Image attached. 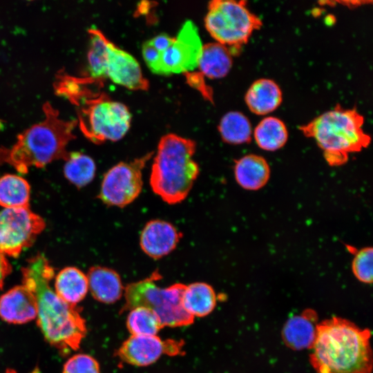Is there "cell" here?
Returning a JSON list of instances; mask_svg holds the SVG:
<instances>
[{
	"mask_svg": "<svg viewBox=\"0 0 373 373\" xmlns=\"http://www.w3.org/2000/svg\"><path fill=\"white\" fill-rule=\"evenodd\" d=\"M182 237V233L171 223L159 219L152 220L142 230L140 245L147 256L160 259L173 251Z\"/></svg>",
	"mask_w": 373,
	"mask_h": 373,
	"instance_id": "5bb4252c",
	"label": "cell"
},
{
	"mask_svg": "<svg viewBox=\"0 0 373 373\" xmlns=\"http://www.w3.org/2000/svg\"><path fill=\"white\" fill-rule=\"evenodd\" d=\"M363 124V116L356 109L337 105L299 129L316 142L330 166H339L347 162L350 153L359 152L370 144L371 137L364 131Z\"/></svg>",
	"mask_w": 373,
	"mask_h": 373,
	"instance_id": "5b68a950",
	"label": "cell"
},
{
	"mask_svg": "<svg viewBox=\"0 0 373 373\" xmlns=\"http://www.w3.org/2000/svg\"><path fill=\"white\" fill-rule=\"evenodd\" d=\"M202 46L197 26L192 21H186L171 44L159 52L153 73L169 75L193 71L198 68Z\"/></svg>",
	"mask_w": 373,
	"mask_h": 373,
	"instance_id": "7c38bea8",
	"label": "cell"
},
{
	"mask_svg": "<svg viewBox=\"0 0 373 373\" xmlns=\"http://www.w3.org/2000/svg\"><path fill=\"white\" fill-rule=\"evenodd\" d=\"M372 247H366L356 251L352 262V270L354 276L359 281L366 284L372 283Z\"/></svg>",
	"mask_w": 373,
	"mask_h": 373,
	"instance_id": "f1b7e54d",
	"label": "cell"
},
{
	"mask_svg": "<svg viewBox=\"0 0 373 373\" xmlns=\"http://www.w3.org/2000/svg\"><path fill=\"white\" fill-rule=\"evenodd\" d=\"M93 298L100 303L112 304L117 301L124 293V287L117 271L105 267L94 266L86 275Z\"/></svg>",
	"mask_w": 373,
	"mask_h": 373,
	"instance_id": "e0dca14e",
	"label": "cell"
},
{
	"mask_svg": "<svg viewBox=\"0 0 373 373\" xmlns=\"http://www.w3.org/2000/svg\"><path fill=\"white\" fill-rule=\"evenodd\" d=\"M153 153L131 162H121L112 166L104 175L98 198L108 206L125 207L140 194L142 171Z\"/></svg>",
	"mask_w": 373,
	"mask_h": 373,
	"instance_id": "30bf717a",
	"label": "cell"
},
{
	"mask_svg": "<svg viewBox=\"0 0 373 373\" xmlns=\"http://www.w3.org/2000/svg\"><path fill=\"white\" fill-rule=\"evenodd\" d=\"M218 131L222 140L231 144L249 143L253 134L250 121L238 111L226 113L220 119Z\"/></svg>",
	"mask_w": 373,
	"mask_h": 373,
	"instance_id": "cb8c5ba5",
	"label": "cell"
},
{
	"mask_svg": "<svg viewBox=\"0 0 373 373\" xmlns=\"http://www.w3.org/2000/svg\"><path fill=\"white\" fill-rule=\"evenodd\" d=\"M11 265L6 256L0 251V290L2 289L6 278L10 274Z\"/></svg>",
	"mask_w": 373,
	"mask_h": 373,
	"instance_id": "4dcf8cb0",
	"label": "cell"
},
{
	"mask_svg": "<svg viewBox=\"0 0 373 373\" xmlns=\"http://www.w3.org/2000/svg\"><path fill=\"white\" fill-rule=\"evenodd\" d=\"M30 191L28 182L19 175L0 178V205L4 208L29 207Z\"/></svg>",
	"mask_w": 373,
	"mask_h": 373,
	"instance_id": "d4e9b609",
	"label": "cell"
},
{
	"mask_svg": "<svg viewBox=\"0 0 373 373\" xmlns=\"http://www.w3.org/2000/svg\"><path fill=\"white\" fill-rule=\"evenodd\" d=\"M232 66L230 49L218 42L203 44L198 68L202 75L209 79L225 77Z\"/></svg>",
	"mask_w": 373,
	"mask_h": 373,
	"instance_id": "ffe728a7",
	"label": "cell"
},
{
	"mask_svg": "<svg viewBox=\"0 0 373 373\" xmlns=\"http://www.w3.org/2000/svg\"><path fill=\"white\" fill-rule=\"evenodd\" d=\"M368 329L332 317L317 324L310 362L316 373H371L372 352Z\"/></svg>",
	"mask_w": 373,
	"mask_h": 373,
	"instance_id": "7a4b0ae2",
	"label": "cell"
},
{
	"mask_svg": "<svg viewBox=\"0 0 373 373\" xmlns=\"http://www.w3.org/2000/svg\"><path fill=\"white\" fill-rule=\"evenodd\" d=\"M204 25L216 41L233 54L261 28L262 21L249 10L245 1L213 0L209 3Z\"/></svg>",
	"mask_w": 373,
	"mask_h": 373,
	"instance_id": "ba28073f",
	"label": "cell"
},
{
	"mask_svg": "<svg viewBox=\"0 0 373 373\" xmlns=\"http://www.w3.org/2000/svg\"><path fill=\"white\" fill-rule=\"evenodd\" d=\"M216 295L213 288L203 282L186 285L182 296L184 309L193 318L209 315L216 305Z\"/></svg>",
	"mask_w": 373,
	"mask_h": 373,
	"instance_id": "7402d4cb",
	"label": "cell"
},
{
	"mask_svg": "<svg viewBox=\"0 0 373 373\" xmlns=\"http://www.w3.org/2000/svg\"><path fill=\"white\" fill-rule=\"evenodd\" d=\"M6 373H17L15 370H8Z\"/></svg>",
	"mask_w": 373,
	"mask_h": 373,
	"instance_id": "1f68e13d",
	"label": "cell"
},
{
	"mask_svg": "<svg viewBox=\"0 0 373 373\" xmlns=\"http://www.w3.org/2000/svg\"><path fill=\"white\" fill-rule=\"evenodd\" d=\"M23 284L37 303V323L45 339L62 353L77 350L86 336L85 320L78 309L63 300L50 282L55 271L44 254L28 260L22 268Z\"/></svg>",
	"mask_w": 373,
	"mask_h": 373,
	"instance_id": "6da1fadb",
	"label": "cell"
},
{
	"mask_svg": "<svg viewBox=\"0 0 373 373\" xmlns=\"http://www.w3.org/2000/svg\"><path fill=\"white\" fill-rule=\"evenodd\" d=\"M317 314L307 309L286 322L282 332L285 345L294 350L311 348L316 337Z\"/></svg>",
	"mask_w": 373,
	"mask_h": 373,
	"instance_id": "2e32d148",
	"label": "cell"
},
{
	"mask_svg": "<svg viewBox=\"0 0 373 373\" xmlns=\"http://www.w3.org/2000/svg\"><path fill=\"white\" fill-rule=\"evenodd\" d=\"M45 226L44 219L29 207L3 209L0 211V251L18 257L34 243Z\"/></svg>",
	"mask_w": 373,
	"mask_h": 373,
	"instance_id": "8fae6325",
	"label": "cell"
},
{
	"mask_svg": "<svg viewBox=\"0 0 373 373\" xmlns=\"http://www.w3.org/2000/svg\"><path fill=\"white\" fill-rule=\"evenodd\" d=\"M36 317V299L23 285L10 289L0 297V318L4 321L23 324Z\"/></svg>",
	"mask_w": 373,
	"mask_h": 373,
	"instance_id": "9a60e30c",
	"label": "cell"
},
{
	"mask_svg": "<svg viewBox=\"0 0 373 373\" xmlns=\"http://www.w3.org/2000/svg\"><path fill=\"white\" fill-rule=\"evenodd\" d=\"M162 278L157 270L149 277L128 284L124 287L125 304L122 310L146 307L158 317L163 327H181L193 323L194 318L182 305L185 285L175 283L166 287L156 284Z\"/></svg>",
	"mask_w": 373,
	"mask_h": 373,
	"instance_id": "52a82bcc",
	"label": "cell"
},
{
	"mask_svg": "<svg viewBox=\"0 0 373 373\" xmlns=\"http://www.w3.org/2000/svg\"><path fill=\"white\" fill-rule=\"evenodd\" d=\"M257 145L262 150L275 151L285 146L288 131L285 123L276 117L263 118L253 132Z\"/></svg>",
	"mask_w": 373,
	"mask_h": 373,
	"instance_id": "603a6c76",
	"label": "cell"
},
{
	"mask_svg": "<svg viewBox=\"0 0 373 373\" xmlns=\"http://www.w3.org/2000/svg\"><path fill=\"white\" fill-rule=\"evenodd\" d=\"M270 171L267 160L258 155L248 154L235 161V179L246 190L257 191L264 187L269 180Z\"/></svg>",
	"mask_w": 373,
	"mask_h": 373,
	"instance_id": "ac0fdd59",
	"label": "cell"
},
{
	"mask_svg": "<svg viewBox=\"0 0 373 373\" xmlns=\"http://www.w3.org/2000/svg\"><path fill=\"white\" fill-rule=\"evenodd\" d=\"M63 373H100V368L98 362L93 356L78 354L65 363Z\"/></svg>",
	"mask_w": 373,
	"mask_h": 373,
	"instance_id": "f546056e",
	"label": "cell"
},
{
	"mask_svg": "<svg viewBox=\"0 0 373 373\" xmlns=\"http://www.w3.org/2000/svg\"><path fill=\"white\" fill-rule=\"evenodd\" d=\"M64 167L66 178L78 188L89 184L94 178L96 165L88 155L79 153H70Z\"/></svg>",
	"mask_w": 373,
	"mask_h": 373,
	"instance_id": "4316f807",
	"label": "cell"
},
{
	"mask_svg": "<svg viewBox=\"0 0 373 373\" xmlns=\"http://www.w3.org/2000/svg\"><path fill=\"white\" fill-rule=\"evenodd\" d=\"M79 106L80 129L95 144L118 141L130 128L131 115L126 106L104 95L85 99Z\"/></svg>",
	"mask_w": 373,
	"mask_h": 373,
	"instance_id": "9c48e42d",
	"label": "cell"
},
{
	"mask_svg": "<svg viewBox=\"0 0 373 373\" xmlns=\"http://www.w3.org/2000/svg\"><path fill=\"white\" fill-rule=\"evenodd\" d=\"M183 343L175 340L163 341L157 336H131L119 347L117 356L124 362L139 367L148 366L162 355L180 354Z\"/></svg>",
	"mask_w": 373,
	"mask_h": 373,
	"instance_id": "4fadbf2b",
	"label": "cell"
},
{
	"mask_svg": "<svg viewBox=\"0 0 373 373\" xmlns=\"http://www.w3.org/2000/svg\"><path fill=\"white\" fill-rule=\"evenodd\" d=\"M43 111V121L19 135L10 148L0 149V164L8 163L25 173L30 166L43 167L54 160L66 159V146L75 137L77 122L61 118L48 102L44 104Z\"/></svg>",
	"mask_w": 373,
	"mask_h": 373,
	"instance_id": "3957f363",
	"label": "cell"
},
{
	"mask_svg": "<svg viewBox=\"0 0 373 373\" xmlns=\"http://www.w3.org/2000/svg\"><path fill=\"white\" fill-rule=\"evenodd\" d=\"M129 311L126 323L131 336H157L163 327L157 315L146 307H137Z\"/></svg>",
	"mask_w": 373,
	"mask_h": 373,
	"instance_id": "83f0119b",
	"label": "cell"
},
{
	"mask_svg": "<svg viewBox=\"0 0 373 373\" xmlns=\"http://www.w3.org/2000/svg\"><path fill=\"white\" fill-rule=\"evenodd\" d=\"M195 149L193 140L173 133L159 141L149 182L153 191L167 204H176L186 199L198 178Z\"/></svg>",
	"mask_w": 373,
	"mask_h": 373,
	"instance_id": "277c9868",
	"label": "cell"
},
{
	"mask_svg": "<svg viewBox=\"0 0 373 373\" xmlns=\"http://www.w3.org/2000/svg\"><path fill=\"white\" fill-rule=\"evenodd\" d=\"M95 82L96 81L88 77H75L62 70L57 73L54 88L57 95L68 99L72 104L79 106L85 99L93 96L88 85Z\"/></svg>",
	"mask_w": 373,
	"mask_h": 373,
	"instance_id": "484cf974",
	"label": "cell"
},
{
	"mask_svg": "<svg viewBox=\"0 0 373 373\" xmlns=\"http://www.w3.org/2000/svg\"><path fill=\"white\" fill-rule=\"evenodd\" d=\"M283 93L274 80L261 78L254 82L245 95V102L254 114L267 115L275 111L281 104Z\"/></svg>",
	"mask_w": 373,
	"mask_h": 373,
	"instance_id": "d6986e66",
	"label": "cell"
},
{
	"mask_svg": "<svg viewBox=\"0 0 373 373\" xmlns=\"http://www.w3.org/2000/svg\"><path fill=\"white\" fill-rule=\"evenodd\" d=\"M55 291L66 303L75 306L82 301L88 291L86 275L74 267L61 269L55 281Z\"/></svg>",
	"mask_w": 373,
	"mask_h": 373,
	"instance_id": "44dd1931",
	"label": "cell"
},
{
	"mask_svg": "<svg viewBox=\"0 0 373 373\" xmlns=\"http://www.w3.org/2000/svg\"><path fill=\"white\" fill-rule=\"evenodd\" d=\"M88 35V77L95 81L108 78L130 90L148 89L149 82L133 55L117 47L98 29H89Z\"/></svg>",
	"mask_w": 373,
	"mask_h": 373,
	"instance_id": "8992f818",
	"label": "cell"
}]
</instances>
